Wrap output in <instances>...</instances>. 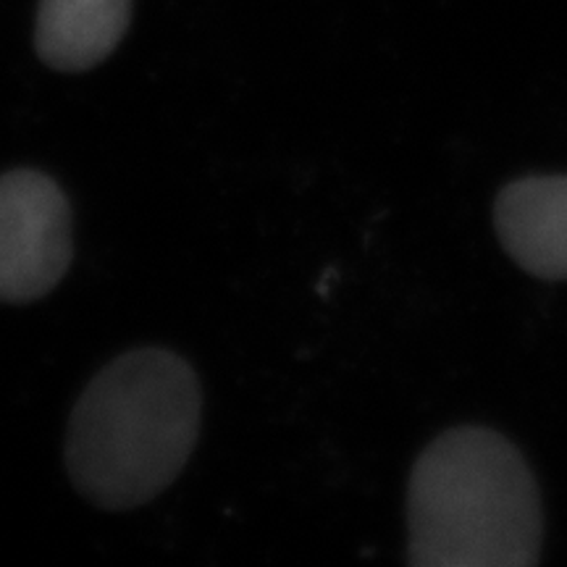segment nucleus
<instances>
[{
  "mask_svg": "<svg viewBox=\"0 0 567 567\" xmlns=\"http://www.w3.org/2000/svg\"><path fill=\"white\" fill-rule=\"evenodd\" d=\"M408 563L528 567L544 547L534 471L507 436L455 425L417 455L408 484Z\"/></svg>",
  "mask_w": 567,
  "mask_h": 567,
  "instance_id": "obj_2",
  "label": "nucleus"
},
{
  "mask_svg": "<svg viewBox=\"0 0 567 567\" xmlns=\"http://www.w3.org/2000/svg\"><path fill=\"white\" fill-rule=\"evenodd\" d=\"M134 0H40L34 51L55 71H90L130 30Z\"/></svg>",
  "mask_w": 567,
  "mask_h": 567,
  "instance_id": "obj_5",
  "label": "nucleus"
},
{
  "mask_svg": "<svg viewBox=\"0 0 567 567\" xmlns=\"http://www.w3.org/2000/svg\"><path fill=\"white\" fill-rule=\"evenodd\" d=\"M203 389L187 360L163 347L118 354L69 415L63 460L90 505L124 513L166 492L193 457Z\"/></svg>",
  "mask_w": 567,
  "mask_h": 567,
  "instance_id": "obj_1",
  "label": "nucleus"
},
{
  "mask_svg": "<svg viewBox=\"0 0 567 567\" xmlns=\"http://www.w3.org/2000/svg\"><path fill=\"white\" fill-rule=\"evenodd\" d=\"M74 258V221L59 182L34 168L0 174V302L51 295Z\"/></svg>",
  "mask_w": 567,
  "mask_h": 567,
  "instance_id": "obj_3",
  "label": "nucleus"
},
{
  "mask_svg": "<svg viewBox=\"0 0 567 567\" xmlns=\"http://www.w3.org/2000/svg\"><path fill=\"white\" fill-rule=\"evenodd\" d=\"M494 229L523 271L567 279V174H536L505 184L494 200Z\"/></svg>",
  "mask_w": 567,
  "mask_h": 567,
  "instance_id": "obj_4",
  "label": "nucleus"
}]
</instances>
